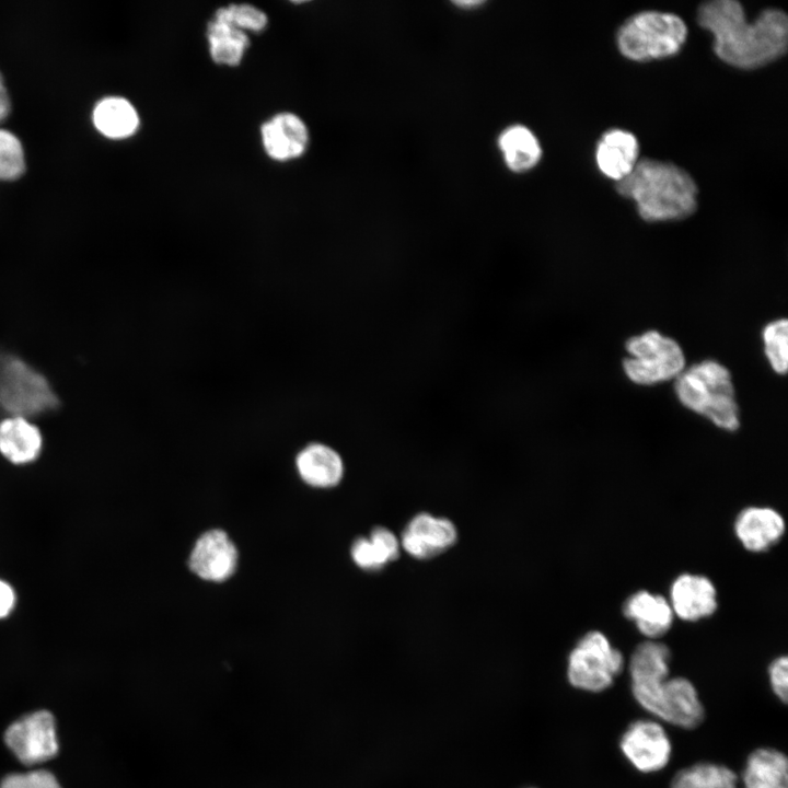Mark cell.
<instances>
[{
	"label": "cell",
	"instance_id": "obj_1",
	"mask_svg": "<svg viewBox=\"0 0 788 788\" xmlns=\"http://www.w3.org/2000/svg\"><path fill=\"white\" fill-rule=\"evenodd\" d=\"M697 21L711 33L717 57L739 69L763 67L787 50L788 19L778 9H766L749 22L740 2L715 0L699 7Z\"/></svg>",
	"mask_w": 788,
	"mask_h": 788
},
{
	"label": "cell",
	"instance_id": "obj_2",
	"mask_svg": "<svg viewBox=\"0 0 788 788\" xmlns=\"http://www.w3.org/2000/svg\"><path fill=\"white\" fill-rule=\"evenodd\" d=\"M615 188L634 200L639 216L649 222L682 220L697 208L698 189L693 177L669 162L641 159Z\"/></svg>",
	"mask_w": 788,
	"mask_h": 788
},
{
	"label": "cell",
	"instance_id": "obj_3",
	"mask_svg": "<svg viewBox=\"0 0 788 788\" xmlns=\"http://www.w3.org/2000/svg\"><path fill=\"white\" fill-rule=\"evenodd\" d=\"M679 401L688 409L703 415L717 427L735 431L740 426L739 407L729 370L707 359L676 378L674 386Z\"/></svg>",
	"mask_w": 788,
	"mask_h": 788
},
{
	"label": "cell",
	"instance_id": "obj_4",
	"mask_svg": "<svg viewBox=\"0 0 788 788\" xmlns=\"http://www.w3.org/2000/svg\"><path fill=\"white\" fill-rule=\"evenodd\" d=\"M687 37L684 21L668 12L644 11L627 19L619 27L616 43L629 60L650 61L674 56Z\"/></svg>",
	"mask_w": 788,
	"mask_h": 788
},
{
	"label": "cell",
	"instance_id": "obj_5",
	"mask_svg": "<svg viewBox=\"0 0 788 788\" xmlns=\"http://www.w3.org/2000/svg\"><path fill=\"white\" fill-rule=\"evenodd\" d=\"M57 405V395L42 373L16 356L0 354L1 412L27 418Z\"/></svg>",
	"mask_w": 788,
	"mask_h": 788
},
{
	"label": "cell",
	"instance_id": "obj_6",
	"mask_svg": "<svg viewBox=\"0 0 788 788\" xmlns=\"http://www.w3.org/2000/svg\"><path fill=\"white\" fill-rule=\"evenodd\" d=\"M625 348L628 357L623 361V369L636 384L652 385L676 379L684 370L685 358L680 345L657 331L628 338Z\"/></svg>",
	"mask_w": 788,
	"mask_h": 788
},
{
	"label": "cell",
	"instance_id": "obj_7",
	"mask_svg": "<svg viewBox=\"0 0 788 788\" xmlns=\"http://www.w3.org/2000/svg\"><path fill=\"white\" fill-rule=\"evenodd\" d=\"M623 668V653L603 633L591 630L570 651L567 677L577 690L600 693L612 686Z\"/></svg>",
	"mask_w": 788,
	"mask_h": 788
},
{
	"label": "cell",
	"instance_id": "obj_8",
	"mask_svg": "<svg viewBox=\"0 0 788 788\" xmlns=\"http://www.w3.org/2000/svg\"><path fill=\"white\" fill-rule=\"evenodd\" d=\"M3 738L9 750L25 765L47 762L59 750L55 718L47 710L16 719L7 728Z\"/></svg>",
	"mask_w": 788,
	"mask_h": 788
},
{
	"label": "cell",
	"instance_id": "obj_9",
	"mask_svg": "<svg viewBox=\"0 0 788 788\" xmlns=\"http://www.w3.org/2000/svg\"><path fill=\"white\" fill-rule=\"evenodd\" d=\"M671 651L657 640L639 644L629 660L631 693L636 702L652 715L659 691L669 677Z\"/></svg>",
	"mask_w": 788,
	"mask_h": 788
},
{
	"label": "cell",
	"instance_id": "obj_10",
	"mask_svg": "<svg viewBox=\"0 0 788 788\" xmlns=\"http://www.w3.org/2000/svg\"><path fill=\"white\" fill-rule=\"evenodd\" d=\"M619 748L627 761L639 772L654 773L664 768L672 745L663 727L654 720H636L621 737Z\"/></svg>",
	"mask_w": 788,
	"mask_h": 788
},
{
	"label": "cell",
	"instance_id": "obj_11",
	"mask_svg": "<svg viewBox=\"0 0 788 788\" xmlns=\"http://www.w3.org/2000/svg\"><path fill=\"white\" fill-rule=\"evenodd\" d=\"M237 560V549L229 535L220 529H212L195 542L188 567L204 580L221 582L235 572Z\"/></svg>",
	"mask_w": 788,
	"mask_h": 788
},
{
	"label": "cell",
	"instance_id": "obj_12",
	"mask_svg": "<svg viewBox=\"0 0 788 788\" xmlns=\"http://www.w3.org/2000/svg\"><path fill=\"white\" fill-rule=\"evenodd\" d=\"M653 716L683 729L698 727L705 708L694 684L683 677H668L658 695Z\"/></svg>",
	"mask_w": 788,
	"mask_h": 788
},
{
	"label": "cell",
	"instance_id": "obj_13",
	"mask_svg": "<svg viewBox=\"0 0 788 788\" xmlns=\"http://www.w3.org/2000/svg\"><path fill=\"white\" fill-rule=\"evenodd\" d=\"M456 537L455 525L450 520L421 512L407 523L401 545L414 558L428 559L450 548Z\"/></svg>",
	"mask_w": 788,
	"mask_h": 788
},
{
	"label": "cell",
	"instance_id": "obj_14",
	"mask_svg": "<svg viewBox=\"0 0 788 788\" xmlns=\"http://www.w3.org/2000/svg\"><path fill=\"white\" fill-rule=\"evenodd\" d=\"M673 614L685 622L711 616L718 607L717 590L711 580L696 573H682L670 587L668 600Z\"/></svg>",
	"mask_w": 788,
	"mask_h": 788
},
{
	"label": "cell",
	"instance_id": "obj_15",
	"mask_svg": "<svg viewBox=\"0 0 788 788\" xmlns=\"http://www.w3.org/2000/svg\"><path fill=\"white\" fill-rule=\"evenodd\" d=\"M265 152L276 161H289L301 157L309 143V130L304 121L293 113H279L265 121L260 128Z\"/></svg>",
	"mask_w": 788,
	"mask_h": 788
},
{
	"label": "cell",
	"instance_id": "obj_16",
	"mask_svg": "<svg viewBox=\"0 0 788 788\" xmlns=\"http://www.w3.org/2000/svg\"><path fill=\"white\" fill-rule=\"evenodd\" d=\"M785 520L769 507H748L735 518L734 533L742 546L753 553L769 549L785 533Z\"/></svg>",
	"mask_w": 788,
	"mask_h": 788
},
{
	"label": "cell",
	"instance_id": "obj_17",
	"mask_svg": "<svg viewBox=\"0 0 788 788\" xmlns=\"http://www.w3.org/2000/svg\"><path fill=\"white\" fill-rule=\"evenodd\" d=\"M637 138L623 129H610L599 139L595 149L598 169L616 183L624 179L639 161Z\"/></svg>",
	"mask_w": 788,
	"mask_h": 788
},
{
	"label": "cell",
	"instance_id": "obj_18",
	"mask_svg": "<svg viewBox=\"0 0 788 788\" xmlns=\"http://www.w3.org/2000/svg\"><path fill=\"white\" fill-rule=\"evenodd\" d=\"M623 614L645 637L654 640L672 626L674 614L669 601L646 590L633 593L623 605Z\"/></svg>",
	"mask_w": 788,
	"mask_h": 788
},
{
	"label": "cell",
	"instance_id": "obj_19",
	"mask_svg": "<svg viewBox=\"0 0 788 788\" xmlns=\"http://www.w3.org/2000/svg\"><path fill=\"white\" fill-rule=\"evenodd\" d=\"M296 467L301 479L316 488H331L339 484L344 475V462L332 447L313 442L296 456Z\"/></svg>",
	"mask_w": 788,
	"mask_h": 788
},
{
	"label": "cell",
	"instance_id": "obj_20",
	"mask_svg": "<svg viewBox=\"0 0 788 788\" xmlns=\"http://www.w3.org/2000/svg\"><path fill=\"white\" fill-rule=\"evenodd\" d=\"M43 449L39 429L20 416H8L0 421V453L13 464L34 462Z\"/></svg>",
	"mask_w": 788,
	"mask_h": 788
},
{
	"label": "cell",
	"instance_id": "obj_21",
	"mask_svg": "<svg viewBox=\"0 0 788 788\" xmlns=\"http://www.w3.org/2000/svg\"><path fill=\"white\" fill-rule=\"evenodd\" d=\"M742 788H788V761L773 748L750 753L742 772Z\"/></svg>",
	"mask_w": 788,
	"mask_h": 788
},
{
	"label": "cell",
	"instance_id": "obj_22",
	"mask_svg": "<svg viewBox=\"0 0 788 788\" xmlns=\"http://www.w3.org/2000/svg\"><path fill=\"white\" fill-rule=\"evenodd\" d=\"M96 130L109 139H125L139 128L140 119L134 105L121 96H106L100 100L92 112Z\"/></svg>",
	"mask_w": 788,
	"mask_h": 788
},
{
	"label": "cell",
	"instance_id": "obj_23",
	"mask_svg": "<svg viewBox=\"0 0 788 788\" xmlns=\"http://www.w3.org/2000/svg\"><path fill=\"white\" fill-rule=\"evenodd\" d=\"M498 147L507 167L514 173L532 170L542 158L538 139L531 129L520 124L502 130L498 138Z\"/></svg>",
	"mask_w": 788,
	"mask_h": 788
},
{
	"label": "cell",
	"instance_id": "obj_24",
	"mask_svg": "<svg viewBox=\"0 0 788 788\" xmlns=\"http://www.w3.org/2000/svg\"><path fill=\"white\" fill-rule=\"evenodd\" d=\"M399 542L386 528L376 526L370 537L357 538L350 554L355 564L364 570H378L399 555Z\"/></svg>",
	"mask_w": 788,
	"mask_h": 788
},
{
	"label": "cell",
	"instance_id": "obj_25",
	"mask_svg": "<svg viewBox=\"0 0 788 788\" xmlns=\"http://www.w3.org/2000/svg\"><path fill=\"white\" fill-rule=\"evenodd\" d=\"M206 37L210 57L220 66H239L250 46L245 32L216 20L208 23Z\"/></svg>",
	"mask_w": 788,
	"mask_h": 788
},
{
	"label": "cell",
	"instance_id": "obj_26",
	"mask_svg": "<svg viewBox=\"0 0 788 788\" xmlns=\"http://www.w3.org/2000/svg\"><path fill=\"white\" fill-rule=\"evenodd\" d=\"M670 788H740L737 774L729 767L700 762L680 769Z\"/></svg>",
	"mask_w": 788,
	"mask_h": 788
},
{
	"label": "cell",
	"instance_id": "obj_27",
	"mask_svg": "<svg viewBox=\"0 0 788 788\" xmlns=\"http://www.w3.org/2000/svg\"><path fill=\"white\" fill-rule=\"evenodd\" d=\"M213 20L225 23L245 33L246 31L260 33L268 24L267 15L258 8L248 3H232L219 8L215 12Z\"/></svg>",
	"mask_w": 788,
	"mask_h": 788
},
{
	"label": "cell",
	"instance_id": "obj_28",
	"mask_svg": "<svg viewBox=\"0 0 788 788\" xmlns=\"http://www.w3.org/2000/svg\"><path fill=\"white\" fill-rule=\"evenodd\" d=\"M787 320L780 318L768 323L763 329L765 355L773 370L778 374H785L787 371Z\"/></svg>",
	"mask_w": 788,
	"mask_h": 788
},
{
	"label": "cell",
	"instance_id": "obj_29",
	"mask_svg": "<svg viewBox=\"0 0 788 788\" xmlns=\"http://www.w3.org/2000/svg\"><path fill=\"white\" fill-rule=\"evenodd\" d=\"M25 171V154L20 139L0 128V181H14Z\"/></svg>",
	"mask_w": 788,
	"mask_h": 788
},
{
	"label": "cell",
	"instance_id": "obj_30",
	"mask_svg": "<svg viewBox=\"0 0 788 788\" xmlns=\"http://www.w3.org/2000/svg\"><path fill=\"white\" fill-rule=\"evenodd\" d=\"M0 788H61L57 778L48 770L35 769L7 775Z\"/></svg>",
	"mask_w": 788,
	"mask_h": 788
},
{
	"label": "cell",
	"instance_id": "obj_31",
	"mask_svg": "<svg viewBox=\"0 0 788 788\" xmlns=\"http://www.w3.org/2000/svg\"><path fill=\"white\" fill-rule=\"evenodd\" d=\"M769 683L773 693L784 704L788 699V658L777 657L768 667Z\"/></svg>",
	"mask_w": 788,
	"mask_h": 788
},
{
	"label": "cell",
	"instance_id": "obj_32",
	"mask_svg": "<svg viewBox=\"0 0 788 788\" xmlns=\"http://www.w3.org/2000/svg\"><path fill=\"white\" fill-rule=\"evenodd\" d=\"M16 596L13 588L0 579V619L7 617L15 606Z\"/></svg>",
	"mask_w": 788,
	"mask_h": 788
},
{
	"label": "cell",
	"instance_id": "obj_33",
	"mask_svg": "<svg viewBox=\"0 0 788 788\" xmlns=\"http://www.w3.org/2000/svg\"><path fill=\"white\" fill-rule=\"evenodd\" d=\"M10 97L4 84L3 78L0 73V121L4 120L10 113Z\"/></svg>",
	"mask_w": 788,
	"mask_h": 788
},
{
	"label": "cell",
	"instance_id": "obj_34",
	"mask_svg": "<svg viewBox=\"0 0 788 788\" xmlns=\"http://www.w3.org/2000/svg\"><path fill=\"white\" fill-rule=\"evenodd\" d=\"M453 3L461 9H472V8L474 9L479 5H483L484 2L478 1V0H473V1L464 0V1H454Z\"/></svg>",
	"mask_w": 788,
	"mask_h": 788
}]
</instances>
